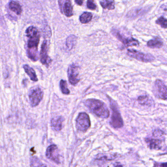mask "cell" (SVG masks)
Returning <instances> with one entry per match:
<instances>
[{"instance_id": "cell-9", "label": "cell", "mask_w": 167, "mask_h": 167, "mask_svg": "<svg viewBox=\"0 0 167 167\" xmlns=\"http://www.w3.org/2000/svg\"><path fill=\"white\" fill-rule=\"evenodd\" d=\"M79 67L75 64L70 65L68 69V76L69 80L71 84L75 85L77 84L80 79L79 77Z\"/></svg>"}, {"instance_id": "cell-10", "label": "cell", "mask_w": 167, "mask_h": 167, "mask_svg": "<svg viewBox=\"0 0 167 167\" xmlns=\"http://www.w3.org/2000/svg\"><path fill=\"white\" fill-rule=\"evenodd\" d=\"M46 156L48 159L54 162V163L57 164L60 163L59 150L57 145H52L48 147L47 149Z\"/></svg>"}, {"instance_id": "cell-6", "label": "cell", "mask_w": 167, "mask_h": 167, "mask_svg": "<svg viewBox=\"0 0 167 167\" xmlns=\"http://www.w3.org/2000/svg\"><path fill=\"white\" fill-rule=\"evenodd\" d=\"M90 118L86 113H80L76 120V128L77 130L85 132L90 128Z\"/></svg>"}, {"instance_id": "cell-20", "label": "cell", "mask_w": 167, "mask_h": 167, "mask_svg": "<svg viewBox=\"0 0 167 167\" xmlns=\"http://www.w3.org/2000/svg\"><path fill=\"white\" fill-rule=\"evenodd\" d=\"M93 17L92 14L88 12H84L80 17V20L82 24L88 23Z\"/></svg>"}, {"instance_id": "cell-22", "label": "cell", "mask_w": 167, "mask_h": 167, "mask_svg": "<svg viewBox=\"0 0 167 167\" xmlns=\"http://www.w3.org/2000/svg\"><path fill=\"white\" fill-rule=\"evenodd\" d=\"M60 88L63 94L68 95L70 94V90L67 87V83L65 80H61L60 82Z\"/></svg>"}, {"instance_id": "cell-21", "label": "cell", "mask_w": 167, "mask_h": 167, "mask_svg": "<svg viewBox=\"0 0 167 167\" xmlns=\"http://www.w3.org/2000/svg\"><path fill=\"white\" fill-rule=\"evenodd\" d=\"M77 37L75 35H70L66 39V46L69 49H72L77 43Z\"/></svg>"}, {"instance_id": "cell-2", "label": "cell", "mask_w": 167, "mask_h": 167, "mask_svg": "<svg viewBox=\"0 0 167 167\" xmlns=\"http://www.w3.org/2000/svg\"><path fill=\"white\" fill-rule=\"evenodd\" d=\"M84 103L91 112L100 118L107 119L109 117V110L103 102L96 99H88L84 101Z\"/></svg>"}, {"instance_id": "cell-12", "label": "cell", "mask_w": 167, "mask_h": 167, "mask_svg": "<svg viewBox=\"0 0 167 167\" xmlns=\"http://www.w3.org/2000/svg\"><path fill=\"white\" fill-rule=\"evenodd\" d=\"M48 42L45 40L43 42L41 46V52L40 54V61L42 64L47 66H48L51 63V58L48 56Z\"/></svg>"}, {"instance_id": "cell-18", "label": "cell", "mask_w": 167, "mask_h": 167, "mask_svg": "<svg viewBox=\"0 0 167 167\" xmlns=\"http://www.w3.org/2000/svg\"><path fill=\"white\" fill-rule=\"evenodd\" d=\"M100 4L102 8L108 10H113L115 9L114 0H102Z\"/></svg>"}, {"instance_id": "cell-28", "label": "cell", "mask_w": 167, "mask_h": 167, "mask_svg": "<svg viewBox=\"0 0 167 167\" xmlns=\"http://www.w3.org/2000/svg\"><path fill=\"white\" fill-rule=\"evenodd\" d=\"M159 166L161 167H167V163H162Z\"/></svg>"}, {"instance_id": "cell-13", "label": "cell", "mask_w": 167, "mask_h": 167, "mask_svg": "<svg viewBox=\"0 0 167 167\" xmlns=\"http://www.w3.org/2000/svg\"><path fill=\"white\" fill-rule=\"evenodd\" d=\"M64 119L62 116H57L51 120V126L54 130L59 131L62 128L63 123Z\"/></svg>"}, {"instance_id": "cell-19", "label": "cell", "mask_w": 167, "mask_h": 167, "mask_svg": "<svg viewBox=\"0 0 167 167\" xmlns=\"http://www.w3.org/2000/svg\"><path fill=\"white\" fill-rule=\"evenodd\" d=\"M147 46L151 48H161L163 46V42L159 38L151 40L147 43Z\"/></svg>"}, {"instance_id": "cell-24", "label": "cell", "mask_w": 167, "mask_h": 167, "mask_svg": "<svg viewBox=\"0 0 167 167\" xmlns=\"http://www.w3.org/2000/svg\"><path fill=\"white\" fill-rule=\"evenodd\" d=\"M139 103L141 105H147L148 102V97L147 96H140L138 99Z\"/></svg>"}, {"instance_id": "cell-14", "label": "cell", "mask_w": 167, "mask_h": 167, "mask_svg": "<svg viewBox=\"0 0 167 167\" xmlns=\"http://www.w3.org/2000/svg\"><path fill=\"white\" fill-rule=\"evenodd\" d=\"M145 142L148 144V147L151 150H159L161 149L162 141L157 139H146Z\"/></svg>"}, {"instance_id": "cell-26", "label": "cell", "mask_w": 167, "mask_h": 167, "mask_svg": "<svg viewBox=\"0 0 167 167\" xmlns=\"http://www.w3.org/2000/svg\"><path fill=\"white\" fill-rule=\"evenodd\" d=\"M153 134L154 136L156 137L159 136H161L163 134V132L162 131L159 130V129H156L153 133Z\"/></svg>"}, {"instance_id": "cell-8", "label": "cell", "mask_w": 167, "mask_h": 167, "mask_svg": "<svg viewBox=\"0 0 167 167\" xmlns=\"http://www.w3.org/2000/svg\"><path fill=\"white\" fill-rule=\"evenodd\" d=\"M112 34L114 35L119 41L122 42L127 47L139 46V42L137 40L133 38H126L123 37L120 32L116 29H113L111 31Z\"/></svg>"}, {"instance_id": "cell-1", "label": "cell", "mask_w": 167, "mask_h": 167, "mask_svg": "<svg viewBox=\"0 0 167 167\" xmlns=\"http://www.w3.org/2000/svg\"><path fill=\"white\" fill-rule=\"evenodd\" d=\"M28 41L27 54L28 56L33 61L38 59L37 47L40 41V34L38 29L34 26H30L26 31Z\"/></svg>"}, {"instance_id": "cell-16", "label": "cell", "mask_w": 167, "mask_h": 167, "mask_svg": "<svg viewBox=\"0 0 167 167\" xmlns=\"http://www.w3.org/2000/svg\"><path fill=\"white\" fill-rule=\"evenodd\" d=\"M9 8L12 11L14 12L16 14L20 15L22 13V9L21 6L17 1H11L9 3Z\"/></svg>"}, {"instance_id": "cell-15", "label": "cell", "mask_w": 167, "mask_h": 167, "mask_svg": "<svg viewBox=\"0 0 167 167\" xmlns=\"http://www.w3.org/2000/svg\"><path fill=\"white\" fill-rule=\"evenodd\" d=\"M118 157L116 153H100L97 155L96 159L97 160L110 161L114 160Z\"/></svg>"}, {"instance_id": "cell-4", "label": "cell", "mask_w": 167, "mask_h": 167, "mask_svg": "<svg viewBox=\"0 0 167 167\" xmlns=\"http://www.w3.org/2000/svg\"><path fill=\"white\" fill-rule=\"evenodd\" d=\"M43 92L39 87L34 86L31 88L29 93L31 106L35 107L39 105L43 97Z\"/></svg>"}, {"instance_id": "cell-17", "label": "cell", "mask_w": 167, "mask_h": 167, "mask_svg": "<svg viewBox=\"0 0 167 167\" xmlns=\"http://www.w3.org/2000/svg\"><path fill=\"white\" fill-rule=\"evenodd\" d=\"M24 69L25 70V71L27 73V74L29 76L31 80L34 82H37L38 79L37 77L36 73L35 71L33 69V68H31L29 65H24L23 66Z\"/></svg>"}, {"instance_id": "cell-11", "label": "cell", "mask_w": 167, "mask_h": 167, "mask_svg": "<svg viewBox=\"0 0 167 167\" xmlns=\"http://www.w3.org/2000/svg\"><path fill=\"white\" fill-rule=\"evenodd\" d=\"M58 4L62 13L68 17L73 16V9L71 0H58Z\"/></svg>"}, {"instance_id": "cell-25", "label": "cell", "mask_w": 167, "mask_h": 167, "mask_svg": "<svg viewBox=\"0 0 167 167\" xmlns=\"http://www.w3.org/2000/svg\"><path fill=\"white\" fill-rule=\"evenodd\" d=\"M87 7L91 10H95L97 7L96 4L95 3L94 0H87Z\"/></svg>"}, {"instance_id": "cell-27", "label": "cell", "mask_w": 167, "mask_h": 167, "mask_svg": "<svg viewBox=\"0 0 167 167\" xmlns=\"http://www.w3.org/2000/svg\"><path fill=\"white\" fill-rule=\"evenodd\" d=\"M83 1H84V0H75V2H76V4H78L79 6L82 5Z\"/></svg>"}, {"instance_id": "cell-3", "label": "cell", "mask_w": 167, "mask_h": 167, "mask_svg": "<svg viewBox=\"0 0 167 167\" xmlns=\"http://www.w3.org/2000/svg\"><path fill=\"white\" fill-rule=\"evenodd\" d=\"M108 98L109 100L110 105L112 112L110 124L114 128H122L124 125V122L121 117V114L120 113L118 105L117 104L116 102L112 99L109 97H108Z\"/></svg>"}, {"instance_id": "cell-5", "label": "cell", "mask_w": 167, "mask_h": 167, "mask_svg": "<svg viewBox=\"0 0 167 167\" xmlns=\"http://www.w3.org/2000/svg\"><path fill=\"white\" fill-rule=\"evenodd\" d=\"M153 93L158 99L167 100V86L161 80H156L153 86Z\"/></svg>"}, {"instance_id": "cell-7", "label": "cell", "mask_w": 167, "mask_h": 167, "mask_svg": "<svg viewBox=\"0 0 167 167\" xmlns=\"http://www.w3.org/2000/svg\"><path fill=\"white\" fill-rule=\"evenodd\" d=\"M128 55L139 61L150 62L154 61V57L150 54H145L134 49H128Z\"/></svg>"}, {"instance_id": "cell-23", "label": "cell", "mask_w": 167, "mask_h": 167, "mask_svg": "<svg viewBox=\"0 0 167 167\" xmlns=\"http://www.w3.org/2000/svg\"><path fill=\"white\" fill-rule=\"evenodd\" d=\"M156 23L157 24V25H160L162 28H167V19L165 18L163 16H161L158 19H157V20L156 21Z\"/></svg>"}]
</instances>
